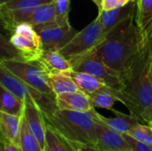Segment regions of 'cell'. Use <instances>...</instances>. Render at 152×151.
<instances>
[{
	"label": "cell",
	"instance_id": "cell-25",
	"mask_svg": "<svg viewBox=\"0 0 152 151\" xmlns=\"http://www.w3.org/2000/svg\"><path fill=\"white\" fill-rule=\"evenodd\" d=\"M9 60L27 61L21 53L12 44L10 37L0 34V62Z\"/></svg>",
	"mask_w": 152,
	"mask_h": 151
},
{
	"label": "cell",
	"instance_id": "cell-26",
	"mask_svg": "<svg viewBox=\"0 0 152 151\" xmlns=\"http://www.w3.org/2000/svg\"><path fill=\"white\" fill-rule=\"evenodd\" d=\"M134 139L152 147V126L139 123L134 125L128 133Z\"/></svg>",
	"mask_w": 152,
	"mask_h": 151
},
{
	"label": "cell",
	"instance_id": "cell-36",
	"mask_svg": "<svg viewBox=\"0 0 152 151\" xmlns=\"http://www.w3.org/2000/svg\"><path fill=\"white\" fill-rule=\"evenodd\" d=\"M93 2H94L95 3V4L99 7L100 6V4H101V2H102V0H92Z\"/></svg>",
	"mask_w": 152,
	"mask_h": 151
},
{
	"label": "cell",
	"instance_id": "cell-6",
	"mask_svg": "<svg viewBox=\"0 0 152 151\" xmlns=\"http://www.w3.org/2000/svg\"><path fill=\"white\" fill-rule=\"evenodd\" d=\"M0 63L29 86L54 100L56 99L55 93L47 83L49 74L38 60L31 61L9 60Z\"/></svg>",
	"mask_w": 152,
	"mask_h": 151
},
{
	"label": "cell",
	"instance_id": "cell-30",
	"mask_svg": "<svg viewBox=\"0 0 152 151\" xmlns=\"http://www.w3.org/2000/svg\"><path fill=\"white\" fill-rule=\"evenodd\" d=\"M131 1H134V0H102L101 4L98 8L99 10L102 11L115 10L126 5Z\"/></svg>",
	"mask_w": 152,
	"mask_h": 151
},
{
	"label": "cell",
	"instance_id": "cell-14",
	"mask_svg": "<svg viewBox=\"0 0 152 151\" xmlns=\"http://www.w3.org/2000/svg\"><path fill=\"white\" fill-rule=\"evenodd\" d=\"M26 23L30 24L36 32L44 28L58 26L55 21V10L53 2L37 7L31 12Z\"/></svg>",
	"mask_w": 152,
	"mask_h": 151
},
{
	"label": "cell",
	"instance_id": "cell-28",
	"mask_svg": "<svg viewBox=\"0 0 152 151\" xmlns=\"http://www.w3.org/2000/svg\"><path fill=\"white\" fill-rule=\"evenodd\" d=\"M54 0H11L4 4L1 5L6 9H20V8H30L38 7L40 5L53 3Z\"/></svg>",
	"mask_w": 152,
	"mask_h": 151
},
{
	"label": "cell",
	"instance_id": "cell-34",
	"mask_svg": "<svg viewBox=\"0 0 152 151\" xmlns=\"http://www.w3.org/2000/svg\"><path fill=\"white\" fill-rule=\"evenodd\" d=\"M70 145L75 149L76 151H102L97 149L95 146L91 145H86V144H80V143H75V142H69Z\"/></svg>",
	"mask_w": 152,
	"mask_h": 151
},
{
	"label": "cell",
	"instance_id": "cell-40",
	"mask_svg": "<svg viewBox=\"0 0 152 151\" xmlns=\"http://www.w3.org/2000/svg\"><path fill=\"white\" fill-rule=\"evenodd\" d=\"M0 138H1V134H0Z\"/></svg>",
	"mask_w": 152,
	"mask_h": 151
},
{
	"label": "cell",
	"instance_id": "cell-17",
	"mask_svg": "<svg viewBox=\"0 0 152 151\" xmlns=\"http://www.w3.org/2000/svg\"><path fill=\"white\" fill-rule=\"evenodd\" d=\"M10 41L21 53L27 61L38 60L42 52L39 42L18 34H12L10 37Z\"/></svg>",
	"mask_w": 152,
	"mask_h": 151
},
{
	"label": "cell",
	"instance_id": "cell-29",
	"mask_svg": "<svg viewBox=\"0 0 152 151\" xmlns=\"http://www.w3.org/2000/svg\"><path fill=\"white\" fill-rule=\"evenodd\" d=\"M13 34H18V35L23 36L25 37H28L29 39H32L40 43L37 33L36 32L34 28L28 23L23 22V23H20L16 25L13 30Z\"/></svg>",
	"mask_w": 152,
	"mask_h": 151
},
{
	"label": "cell",
	"instance_id": "cell-23",
	"mask_svg": "<svg viewBox=\"0 0 152 151\" xmlns=\"http://www.w3.org/2000/svg\"><path fill=\"white\" fill-rule=\"evenodd\" d=\"M86 94L90 97L94 108L96 107L111 110L115 102L118 101V99L114 94V90L108 86Z\"/></svg>",
	"mask_w": 152,
	"mask_h": 151
},
{
	"label": "cell",
	"instance_id": "cell-4",
	"mask_svg": "<svg viewBox=\"0 0 152 151\" xmlns=\"http://www.w3.org/2000/svg\"><path fill=\"white\" fill-rule=\"evenodd\" d=\"M0 85L12 93L19 99L26 101H34L45 115L56 110V101L29 86L0 63Z\"/></svg>",
	"mask_w": 152,
	"mask_h": 151
},
{
	"label": "cell",
	"instance_id": "cell-39",
	"mask_svg": "<svg viewBox=\"0 0 152 151\" xmlns=\"http://www.w3.org/2000/svg\"><path fill=\"white\" fill-rule=\"evenodd\" d=\"M151 78H152V69H151Z\"/></svg>",
	"mask_w": 152,
	"mask_h": 151
},
{
	"label": "cell",
	"instance_id": "cell-1",
	"mask_svg": "<svg viewBox=\"0 0 152 151\" xmlns=\"http://www.w3.org/2000/svg\"><path fill=\"white\" fill-rule=\"evenodd\" d=\"M142 45L126 69L121 72L123 87L114 90L122 102L142 122L143 111L152 103V21L143 30Z\"/></svg>",
	"mask_w": 152,
	"mask_h": 151
},
{
	"label": "cell",
	"instance_id": "cell-32",
	"mask_svg": "<svg viewBox=\"0 0 152 151\" xmlns=\"http://www.w3.org/2000/svg\"><path fill=\"white\" fill-rule=\"evenodd\" d=\"M0 34H3L8 37H11V36L13 34L12 28L9 25L8 21L6 20L5 17L3 13L1 5H0Z\"/></svg>",
	"mask_w": 152,
	"mask_h": 151
},
{
	"label": "cell",
	"instance_id": "cell-16",
	"mask_svg": "<svg viewBox=\"0 0 152 151\" xmlns=\"http://www.w3.org/2000/svg\"><path fill=\"white\" fill-rule=\"evenodd\" d=\"M21 116L0 112V134L1 137L20 145Z\"/></svg>",
	"mask_w": 152,
	"mask_h": 151
},
{
	"label": "cell",
	"instance_id": "cell-41",
	"mask_svg": "<svg viewBox=\"0 0 152 151\" xmlns=\"http://www.w3.org/2000/svg\"><path fill=\"white\" fill-rule=\"evenodd\" d=\"M0 151H1V149H0Z\"/></svg>",
	"mask_w": 152,
	"mask_h": 151
},
{
	"label": "cell",
	"instance_id": "cell-42",
	"mask_svg": "<svg viewBox=\"0 0 152 151\" xmlns=\"http://www.w3.org/2000/svg\"><path fill=\"white\" fill-rule=\"evenodd\" d=\"M134 1H135V0H134Z\"/></svg>",
	"mask_w": 152,
	"mask_h": 151
},
{
	"label": "cell",
	"instance_id": "cell-33",
	"mask_svg": "<svg viewBox=\"0 0 152 151\" xmlns=\"http://www.w3.org/2000/svg\"><path fill=\"white\" fill-rule=\"evenodd\" d=\"M0 149L1 151H22L20 145L3 137L0 138Z\"/></svg>",
	"mask_w": 152,
	"mask_h": 151
},
{
	"label": "cell",
	"instance_id": "cell-13",
	"mask_svg": "<svg viewBox=\"0 0 152 151\" xmlns=\"http://www.w3.org/2000/svg\"><path fill=\"white\" fill-rule=\"evenodd\" d=\"M23 115L44 150L46 125L41 110L34 101H26Z\"/></svg>",
	"mask_w": 152,
	"mask_h": 151
},
{
	"label": "cell",
	"instance_id": "cell-35",
	"mask_svg": "<svg viewBox=\"0 0 152 151\" xmlns=\"http://www.w3.org/2000/svg\"><path fill=\"white\" fill-rule=\"evenodd\" d=\"M152 121V103L143 111L142 115V122L149 125Z\"/></svg>",
	"mask_w": 152,
	"mask_h": 151
},
{
	"label": "cell",
	"instance_id": "cell-3",
	"mask_svg": "<svg viewBox=\"0 0 152 151\" xmlns=\"http://www.w3.org/2000/svg\"><path fill=\"white\" fill-rule=\"evenodd\" d=\"M142 43V33L134 21L124 32L106 38L94 50L109 67L121 73L137 53Z\"/></svg>",
	"mask_w": 152,
	"mask_h": 151
},
{
	"label": "cell",
	"instance_id": "cell-27",
	"mask_svg": "<svg viewBox=\"0 0 152 151\" xmlns=\"http://www.w3.org/2000/svg\"><path fill=\"white\" fill-rule=\"evenodd\" d=\"M55 21L58 26L70 25L69 22V12L70 0H54Z\"/></svg>",
	"mask_w": 152,
	"mask_h": 151
},
{
	"label": "cell",
	"instance_id": "cell-21",
	"mask_svg": "<svg viewBox=\"0 0 152 151\" xmlns=\"http://www.w3.org/2000/svg\"><path fill=\"white\" fill-rule=\"evenodd\" d=\"M45 136L44 151H76L70 143L45 123Z\"/></svg>",
	"mask_w": 152,
	"mask_h": 151
},
{
	"label": "cell",
	"instance_id": "cell-7",
	"mask_svg": "<svg viewBox=\"0 0 152 151\" xmlns=\"http://www.w3.org/2000/svg\"><path fill=\"white\" fill-rule=\"evenodd\" d=\"M104 41L105 34L98 17H96V19L88 26L77 32V34L64 45L59 53L68 61H70L94 49Z\"/></svg>",
	"mask_w": 152,
	"mask_h": 151
},
{
	"label": "cell",
	"instance_id": "cell-5",
	"mask_svg": "<svg viewBox=\"0 0 152 151\" xmlns=\"http://www.w3.org/2000/svg\"><path fill=\"white\" fill-rule=\"evenodd\" d=\"M69 61L72 66V70L89 73L113 90L120 91L123 87L121 73L109 67L100 58L94 49Z\"/></svg>",
	"mask_w": 152,
	"mask_h": 151
},
{
	"label": "cell",
	"instance_id": "cell-15",
	"mask_svg": "<svg viewBox=\"0 0 152 151\" xmlns=\"http://www.w3.org/2000/svg\"><path fill=\"white\" fill-rule=\"evenodd\" d=\"M38 61L49 75L72 69L70 62L57 51H42Z\"/></svg>",
	"mask_w": 152,
	"mask_h": 151
},
{
	"label": "cell",
	"instance_id": "cell-9",
	"mask_svg": "<svg viewBox=\"0 0 152 151\" xmlns=\"http://www.w3.org/2000/svg\"><path fill=\"white\" fill-rule=\"evenodd\" d=\"M95 147L102 151H132L123 134L109 128L104 124L96 121Z\"/></svg>",
	"mask_w": 152,
	"mask_h": 151
},
{
	"label": "cell",
	"instance_id": "cell-38",
	"mask_svg": "<svg viewBox=\"0 0 152 151\" xmlns=\"http://www.w3.org/2000/svg\"><path fill=\"white\" fill-rule=\"evenodd\" d=\"M149 125H151V126H152V121H151V123H150V124H149Z\"/></svg>",
	"mask_w": 152,
	"mask_h": 151
},
{
	"label": "cell",
	"instance_id": "cell-19",
	"mask_svg": "<svg viewBox=\"0 0 152 151\" xmlns=\"http://www.w3.org/2000/svg\"><path fill=\"white\" fill-rule=\"evenodd\" d=\"M25 102L0 85V112L22 116Z\"/></svg>",
	"mask_w": 152,
	"mask_h": 151
},
{
	"label": "cell",
	"instance_id": "cell-20",
	"mask_svg": "<svg viewBox=\"0 0 152 151\" xmlns=\"http://www.w3.org/2000/svg\"><path fill=\"white\" fill-rule=\"evenodd\" d=\"M68 73L77 84L80 91L86 93H93L107 86L102 80L89 73L74 71L72 69L69 70Z\"/></svg>",
	"mask_w": 152,
	"mask_h": 151
},
{
	"label": "cell",
	"instance_id": "cell-10",
	"mask_svg": "<svg viewBox=\"0 0 152 151\" xmlns=\"http://www.w3.org/2000/svg\"><path fill=\"white\" fill-rule=\"evenodd\" d=\"M111 111L116 115L115 117H106L99 114L94 109L92 110L94 119L104 124L109 128L114 130L118 133H127L134 125L141 123V120L134 114L130 113L129 115L124 114L114 109Z\"/></svg>",
	"mask_w": 152,
	"mask_h": 151
},
{
	"label": "cell",
	"instance_id": "cell-22",
	"mask_svg": "<svg viewBox=\"0 0 152 151\" xmlns=\"http://www.w3.org/2000/svg\"><path fill=\"white\" fill-rule=\"evenodd\" d=\"M20 147L22 151H44L38 140L31 131L24 115L20 120Z\"/></svg>",
	"mask_w": 152,
	"mask_h": 151
},
{
	"label": "cell",
	"instance_id": "cell-8",
	"mask_svg": "<svg viewBox=\"0 0 152 151\" xmlns=\"http://www.w3.org/2000/svg\"><path fill=\"white\" fill-rule=\"evenodd\" d=\"M78 31L74 29L70 25L54 26L37 31L42 51H57L59 52L66 45Z\"/></svg>",
	"mask_w": 152,
	"mask_h": 151
},
{
	"label": "cell",
	"instance_id": "cell-12",
	"mask_svg": "<svg viewBox=\"0 0 152 151\" xmlns=\"http://www.w3.org/2000/svg\"><path fill=\"white\" fill-rule=\"evenodd\" d=\"M56 105L59 109L78 112H88L94 107L90 97L82 91L56 95Z\"/></svg>",
	"mask_w": 152,
	"mask_h": 151
},
{
	"label": "cell",
	"instance_id": "cell-37",
	"mask_svg": "<svg viewBox=\"0 0 152 151\" xmlns=\"http://www.w3.org/2000/svg\"><path fill=\"white\" fill-rule=\"evenodd\" d=\"M9 1H11V0H0V5H3V4H4L5 3H7Z\"/></svg>",
	"mask_w": 152,
	"mask_h": 151
},
{
	"label": "cell",
	"instance_id": "cell-2",
	"mask_svg": "<svg viewBox=\"0 0 152 151\" xmlns=\"http://www.w3.org/2000/svg\"><path fill=\"white\" fill-rule=\"evenodd\" d=\"M92 110L78 112L57 109L51 114H42L45 123L68 142L95 146L96 122Z\"/></svg>",
	"mask_w": 152,
	"mask_h": 151
},
{
	"label": "cell",
	"instance_id": "cell-11",
	"mask_svg": "<svg viewBox=\"0 0 152 151\" xmlns=\"http://www.w3.org/2000/svg\"><path fill=\"white\" fill-rule=\"evenodd\" d=\"M136 11V2L131 1L126 5L120 7L118 9L110 11H102L99 10L98 19L102 27L104 34L106 35L111 28L120 24L128 18L135 15Z\"/></svg>",
	"mask_w": 152,
	"mask_h": 151
},
{
	"label": "cell",
	"instance_id": "cell-18",
	"mask_svg": "<svg viewBox=\"0 0 152 151\" xmlns=\"http://www.w3.org/2000/svg\"><path fill=\"white\" fill-rule=\"evenodd\" d=\"M47 83L55 95L80 91L68 71L48 75Z\"/></svg>",
	"mask_w": 152,
	"mask_h": 151
},
{
	"label": "cell",
	"instance_id": "cell-31",
	"mask_svg": "<svg viewBox=\"0 0 152 151\" xmlns=\"http://www.w3.org/2000/svg\"><path fill=\"white\" fill-rule=\"evenodd\" d=\"M123 137L128 143L130 149L132 151H152V147L146 145L130 136L128 133H123Z\"/></svg>",
	"mask_w": 152,
	"mask_h": 151
},
{
	"label": "cell",
	"instance_id": "cell-24",
	"mask_svg": "<svg viewBox=\"0 0 152 151\" xmlns=\"http://www.w3.org/2000/svg\"><path fill=\"white\" fill-rule=\"evenodd\" d=\"M135 23L143 31L152 21V0H135Z\"/></svg>",
	"mask_w": 152,
	"mask_h": 151
}]
</instances>
